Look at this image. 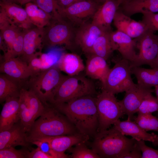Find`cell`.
I'll list each match as a JSON object with an SVG mask.
<instances>
[{
	"mask_svg": "<svg viewBox=\"0 0 158 158\" xmlns=\"http://www.w3.org/2000/svg\"><path fill=\"white\" fill-rule=\"evenodd\" d=\"M119 8L124 13L129 17L145 11L155 13L158 12V0L129 1L122 4Z\"/></svg>",
	"mask_w": 158,
	"mask_h": 158,
	"instance_id": "cell-28",
	"label": "cell"
},
{
	"mask_svg": "<svg viewBox=\"0 0 158 158\" xmlns=\"http://www.w3.org/2000/svg\"><path fill=\"white\" fill-rule=\"evenodd\" d=\"M33 0H18V3L23 5L26 4Z\"/></svg>",
	"mask_w": 158,
	"mask_h": 158,
	"instance_id": "cell-44",
	"label": "cell"
},
{
	"mask_svg": "<svg viewBox=\"0 0 158 158\" xmlns=\"http://www.w3.org/2000/svg\"><path fill=\"white\" fill-rule=\"evenodd\" d=\"M56 63V65L60 70L69 76L78 75L85 70L83 60L74 53L63 54Z\"/></svg>",
	"mask_w": 158,
	"mask_h": 158,
	"instance_id": "cell-25",
	"label": "cell"
},
{
	"mask_svg": "<svg viewBox=\"0 0 158 158\" xmlns=\"http://www.w3.org/2000/svg\"><path fill=\"white\" fill-rule=\"evenodd\" d=\"M141 152L136 142L133 149L126 154L123 158H142Z\"/></svg>",
	"mask_w": 158,
	"mask_h": 158,
	"instance_id": "cell-41",
	"label": "cell"
},
{
	"mask_svg": "<svg viewBox=\"0 0 158 158\" xmlns=\"http://www.w3.org/2000/svg\"><path fill=\"white\" fill-rule=\"evenodd\" d=\"M27 158H52L49 154L42 151L37 148L32 150L31 152H28L27 156Z\"/></svg>",
	"mask_w": 158,
	"mask_h": 158,
	"instance_id": "cell-40",
	"label": "cell"
},
{
	"mask_svg": "<svg viewBox=\"0 0 158 158\" xmlns=\"http://www.w3.org/2000/svg\"><path fill=\"white\" fill-rule=\"evenodd\" d=\"M25 81L18 80L1 73L0 75V101H5L10 97H19Z\"/></svg>",
	"mask_w": 158,
	"mask_h": 158,
	"instance_id": "cell-26",
	"label": "cell"
},
{
	"mask_svg": "<svg viewBox=\"0 0 158 158\" xmlns=\"http://www.w3.org/2000/svg\"><path fill=\"white\" fill-rule=\"evenodd\" d=\"M111 39L116 44L117 50L120 52L122 58L130 62L136 59L137 54L135 48L136 47L135 40L126 34L116 30L111 33Z\"/></svg>",
	"mask_w": 158,
	"mask_h": 158,
	"instance_id": "cell-23",
	"label": "cell"
},
{
	"mask_svg": "<svg viewBox=\"0 0 158 158\" xmlns=\"http://www.w3.org/2000/svg\"><path fill=\"white\" fill-rule=\"evenodd\" d=\"M5 101L0 115V132L10 128L20 120L19 97L8 98Z\"/></svg>",
	"mask_w": 158,
	"mask_h": 158,
	"instance_id": "cell-21",
	"label": "cell"
},
{
	"mask_svg": "<svg viewBox=\"0 0 158 158\" xmlns=\"http://www.w3.org/2000/svg\"><path fill=\"white\" fill-rule=\"evenodd\" d=\"M61 8H64L77 2L84 0H56Z\"/></svg>",
	"mask_w": 158,
	"mask_h": 158,
	"instance_id": "cell-42",
	"label": "cell"
},
{
	"mask_svg": "<svg viewBox=\"0 0 158 158\" xmlns=\"http://www.w3.org/2000/svg\"><path fill=\"white\" fill-rule=\"evenodd\" d=\"M0 29V34L7 48L6 53L11 50L18 33L22 29L19 28L11 24H9Z\"/></svg>",
	"mask_w": 158,
	"mask_h": 158,
	"instance_id": "cell-33",
	"label": "cell"
},
{
	"mask_svg": "<svg viewBox=\"0 0 158 158\" xmlns=\"http://www.w3.org/2000/svg\"><path fill=\"white\" fill-rule=\"evenodd\" d=\"M105 32L106 31L91 22H86L76 28L75 44L86 55L88 54L96 40Z\"/></svg>",
	"mask_w": 158,
	"mask_h": 158,
	"instance_id": "cell-14",
	"label": "cell"
},
{
	"mask_svg": "<svg viewBox=\"0 0 158 158\" xmlns=\"http://www.w3.org/2000/svg\"><path fill=\"white\" fill-rule=\"evenodd\" d=\"M154 92H155L156 98L158 100V85L154 87Z\"/></svg>",
	"mask_w": 158,
	"mask_h": 158,
	"instance_id": "cell-46",
	"label": "cell"
},
{
	"mask_svg": "<svg viewBox=\"0 0 158 158\" xmlns=\"http://www.w3.org/2000/svg\"><path fill=\"white\" fill-rule=\"evenodd\" d=\"M0 71L11 78L23 81L26 80L35 74L28 63L19 57L4 60L0 64Z\"/></svg>",
	"mask_w": 158,
	"mask_h": 158,
	"instance_id": "cell-16",
	"label": "cell"
},
{
	"mask_svg": "<svg viewBox=\"0 0 158 158\" xmlns=\"http://www.w3.org/2000/svg\"><path fill=\"white\" fill-rule=\"evenodd\" d=\"M101 5L95 0H82L60 8L59 13L75 25L78 26L90 18H92Z\"/></svg>",
	"mask_w": 158,
	"mask_h": 158,
	"instance_id": "cell-11",
	"label": "cell"
},
{
	"mask_svg": "<svg viewBox=\"0 0 158 158\" xmlns=\"http://www.w3.org/2000/svg\"><path fill=\"white\" fill-rule=\"evenodd\" d=\"M39 8L52 16V18L62 17L59 11L60 9L56 0H33Z\"/></svg>",
	"mask_w": 158,
	"mask_h": 158,
	"instance_id": "cell-34",
	"label": "cell"
},
{
	"mask_svg": "<svg viewBox=\"0 0 158 158\" xmlns=\"http://www.w3.org/2000/svg\"><path fill=\"white\" fill-rule=\"evenodd\" d=\"M96 92L94 83L84 76L79 74L65 75L54 91V104L66 102L84 96L92 95Z\"/></svg>",
	"mask_w": 158,
	"mask_h": 158,
	"instance_id": "cell-5",
	"label": "cell"
},
{
	"mask_svg": "<svg viewBox=\"0 0 158 158\" xmlns=\"http://www.w3.org/2000/svg\"><path fill=\"white\" fill-rule=\"evenodd\" d=\"M142 19L141 22L147 29L153 32L158 31V13L147 11H142Z\"/></svg>",
	"mask_w": 158,
	"mask_h": 158,
	"instance_id": "cell-37",
	"label": "cell"
},
{
	"mask_svg": "<svg viewBox=\"0 0 158 158\" xmlns=\"http://www.w3.org/2000/svg\"><path fill=\"white\" fill-rule=\"evenodd\" d=\"M154 32L147 29L135 38L139 53L135 60L130 62L131 68L143 65H147L152 67L158 52V35H155Z\"/></svg>",
	"mask_w": 158,
	"mask_h": 158,
	"instance_id": "cell-10",
	"label": "cell"
},
{
	"mask_svg": "<svg viewBox=\"0 0 158 158\" xmlns=\"http://www.w3.org/2000/svg\"><path fill=\"white\" fill-rule=\"evenodd\" d=\"M156 116L158 118V113H157Z\"/></svg>",
	"mask_w": 158,
	"mask_h": 158,
	"instance_id": "cell-51",
	"label": "cell"
},
{
	"mask_svg": "<svg viewBox=\"0 0 158 158\" xmlns=\"http://www.w3.org/2000/svg\"><path fill=\"white\" fill-rule=\"evenodd\" d=\"M45 106L43 113L28 132L27 139L29 143L42 138L78 132L66 117L53 105Z\"/></svg>",
	"mask_w": 158,
	"mask_h": 158,
	"instance_id": "cell-2",
	"label": "cell"
},
{
	"mask_svg": "<svg viewBox=\"0 0 158 158\" xmlns=\"http://www.w3.org/2000/svg\"><path fill=\"white\" fill-rule=\"evenodd\" d=\"M114 62V65L101 83L102 89L115 95L126 91L135 84L131 77L130 61L122 58Z\"/></svg>",
	"mask_w": 158,
	"mask_h": 158,
	"instance_id": "cell-7",
	"label": "cell"
},
{
	"mask_svg": "<svg viewBox=\"0 0 158 158\" xmlns=\"http://www.w3.org/2000/svg\"><path fill=\"white\" fill-rule=\"evenodd\" d=\"M98 131L107 129L124 114L114 95L102 89L96 97Z\"/></svg>",
	"mask_w": 158,
	"mask_h": 158,
	"instance_id": "cell-8",
	"label": "cell"
},
{
	"mask_svg": "<svg viewBox=\"0 0 158 158\" xmlns=\"http://www.w3.org/2000/svg\"><path fill=\"white\" fill-rule=\"evenodd\" d=\"M26 132L20 124H15L10 128L0 132V150L17 146L27 147Z\"/></svg>",
	"mask_w": 158,
	"mask_h": 158,
	"instance_id": "cell-19",
	"label": "cell"
},
{
	"mask_svg": "<svg viewBox=\"0 0 158 158\" xmlns=\"http://www.w3.org/2000/svg\"><path fill=\"white\" fill-rule=\"evenodd\" d=\"M0 10L3 11L12 25L21 29L32 28L30 21L25 9L15 3L2 1H0Z\"/></svg>",
	"mask_w": 158,
	"mask_h": 158,
	"instance_id": "cell-17",
	"label": "cell"
},
{
	"mask_svg": "<svg viewBox=\"0 0 158 158\" xmlns=\"http://www.w3.org/2000/svg\"><path fill=\"white\" fill-rule=\"evenodd\" d=\"M86 142H82L68 150L71 153V157L72 158H100L99 155L92 149H89L85 144Z\"/></svg>",
	"mask_w": 158,
	"mask_h": 158,
	"instance_id": "cell-32",
	"label": "cell"
},
{
	"mask_svg": "<svg viewBox=\"0 0 158 158\" xmlns=\"http://www.w3.org/2000/svg\"><path fill=\"white\" fill-rule=\"evenodd\" d=\"M28 151L17 150L13 147L0 150V158H25Z\"/></svg>",
	"mask_w": 158,
	"mask_h": 158,
	"instance_id": "cell-38",
	"label": "cell"
},
{
	"mask_svg": "<svg viewBox=\"0 0 158 158\" xmlns=\"http://www.w3.org/2000/svg\"><path fill=\"white\" fill-rule=\"evenodd\" d=\"M52 105L64 115L78 133L94 137L98 132L96 97L86 95Z\"/></svg>",
	"mask_w": 158,
	"mask_h": 158,
	"instance_id": "cell-1",
	"label": "cell"
},
{
	"mask_svg": "<svg viewBox=\"0 0 158 158\" xmlns=\"http://www.w3.org/2000/svg\"><path fill=\"white\" fill-rule=\"evenodd\" d=\"M154 90L145 87L138 84L125 92L123 99L119 103L124 114L131 120L135 118L134 114L137 113L142 100L145 96L149 93H152Z\"/></svg>",
	"mask_w": 158,
	"mask_h": 158,
	"instance_id": "cell-13",
	"label": "cell"
},
{
	"mask_svg": "<svg viewBox=\"0 0 158 158\" xmlns=\"http://www.w3.org/2000/svg\"><path fill=\"white\" fill-rule=\"evenodd\" d=\"M43 37V28L24 29L23 51L19 57L28 63L33 57L41 54L44 47Z\"/></svg>",
	"mask_w": 158,
	"mask_h": 158,
	"instance_id": "cell-12",
	"label": "cell"
},
{
	"mask_svg": "<svg viewBox=\"0 0 158 158\" xmlns=\"http://www.w3.org/2000/svg\"><path fill=\"white\" fill-rule=\"evenodd\" d=\"M75 25L66 19L52 18L48 24L43 28L44 46L51 47L56 45H64L71 49L76 46Z\"/></svg>",
	"mask_w": 158,
	"mask_h": 158,
	"instance_id": "cell-6",
	"label": "cell"
},
{
	"mask_svg": "<svg viewBox=\"0 0 158 158\" xmlns=\"http://www.w3.org/2000/svg\"><path fill=\"white\" fill-rule=\"evenodd\" d=\"M135 121L146 131L154 130L158 132V118L152 113L138 114Z\"/></svg>",
	"mask_w": 158,
	"mask_h": 158,
	"instance_id": "cell-31",
	"label": "cell"
},
{
	"mask_svg": "<svg viewBox=\"0 0 158 158\" xmlns=\"http://www.w3.org/2000/svg\"><path fill=\"white\" fill-rule=\"evenodd\" d=\"M2 1H6L8 2H11V3H18V0H2Z\"/></svg>",
	"mask_w": 158,
	"mask_h": 158,
	"instance_id": "cell-47",
	"label": "cell"
},
{
	"mask_svg": "<svg viewBox=\"0 0 158 158\" xmlns=\"http://www.w3.org/2000/svg\"><path fill=\"white\" fill-rule=\"evenodd\" d=\"M152 68H158V52L157 56L156 58V59L154 62V63L153 64Z\"/></svg>",
	"mask_w": 158,
	"mask_h": 158,
	"instance_id": "cell-43",
	"label": "cell"
},
{
	"mask_svg": "<svg viewBox=\"0 0 158 158\" xmlns=\"http://www.w3.org/2000/svg\"><path fill=\"white\" fill-rule=\"evenodd\" d=\"M137 142L142 153V158H158V150L147 146L144 140L137 141Z\"/></svg>",
	"mask_w": 158,
	"mask_h": 158,
	"instance_id": "cell-39",
	"label": "cell"
},
{
	"mask_svg": "<svg viewBox=\"0 0 158 158\" xmlns=\"http://www.w3.org/2000/svg\"><path fill=\"white\" fill-rule=\"evenodd\" d=\"M96 1L100 4H102L104 3L106 0H95Z\"/></svg>",
	"mask_w": 158,
	"mask_h": 158,
	"instance_id": "cell-48",
	"label": "cell"
},
{
	"mask_svg": "<svg viewBox=\"0 0 158 158\" xmlns=\"http://www.w3.org/2000/svg\"><path fill=\"white\" fill-rule=\"evenodd\" d=\"M113 127L123 135L131 136L137 141L143 140L152 142L157 136L153 133H147L135 121L128 118L125 121L118 119L114 123Z\"/></svg>",
	"mask_w": 158,
	"mask_h": 158,
	"instance_id": "cell-22",
	"label": "cell"
},
{
	"mask_svg": "<svg viewBox=\"0 0 158 158\" xmlns=\"http://www.w3.org/2000/svg\"><path fill=\"white\" fill-rule=\"evenodd\" d=\"M131 71L136 78L137 84L148 88L158 85V68L147 69L138 66L131 68Z\"/></svg>",
	"mask_w": 158,
	"mask_h": 158,
	"instance_id": "cell-29",
	"label": "cell"
},
{
	"mask_svg": "<svg viewBox=\"0 0 158 158\" xmlns=\"http://www.w3.org/2000/svg\"><path fill=\"white\" fill-rule=\"evenodd\" d=\"M155 111L158 112V100L152 93H149L144 97L137 113L138 114H145L152 113Z\"/></svg>",
	"mask_w": 158,
	"mask_h": 158,
	"instance_id": "cell-35",
	"label": "cell"
},
{
	"mask_svg": "<svg viewBox=\"0 0 158 158\" xmlns=\"http://www.w3.org/2000/svg\"><path fill=\"white\" fill-rule=\"evenodd\" d=\"M152 144L154 146H158V135H157L154 141L152 142Z\"/></svg>",
	"mask_w": 158,
	"mask_h": 158,
	"instance_id": "cell-45",
	"label": "cell"
},
{
	"mask_svg": "<svg viewBox=\"0 0 158 158\" xmlns=\"http://www.w3.org/2000/svg\"><path fill=\"white\" fill-rule=\"evenodd\" d=\"M25 9L31 23L37 27L44 28L52 18L35 3L29 2L26 4Z\"/></svg>",
	"mask_w": 158,
	"mask_h": 158,
	"instance_id": "cell-30",
	"label": "cell"
},
{
	"mask_svg": "<svg viewBox=\"0 0 158 158\" xmlns=\"http://www.w3.org/2000/svg\"><path fill=\"white\" fill-rule=\"evenodd\" d=\"M130 0H121V4L128 2L130 1Z\"/></svg>",
	"mask_w": 158,
	"mask_h": 158,
	"instance_id": "cell-49",
	"label": "cell"
},
{
	"mask_svg": "<svg viewBox=\"0 0 158 158\" xmlns=\"http://www.w3.org/2000/svg\"><path fill=\"white\" fill-rule=\"evenodd\" d=\"M65 76L55 65L31 76L23 87L34 92L45 106L53 105L54 91Z\"/></svg>",
	"mask_w": 158,
	"mask_h": 158,
	"instance_id": "cell-4",
	"label": "cell"
},
{
	"mask_svg": "<svg viewBox=\"0 0 158 158\" xmlns=\"http://www.w3.org/2000/svg\"><path fill=\"white\" fill-rule=\"evenodd\" d=\"M112 31L105 32L99 36L95 42L89 54L97 55L106 60L108 59L113 52L117 50L116 46L111 38Z\"/></svg>",
	"mask_w": 158,
	"mask_h": 158,
	"instance_id": "cell-27",
	"label": "cell"
},
{
	"mask_svg": "<svg viewBox=\"0 0 158 158\" xmlns=\"http://www.w3.org/2000/svg\"><path fill=\"white\" fill-rule=\"evenodd\" d=\"M121 4V0H106L99 7L91 22L105 31H111V23Z\"/></svg>",
	"mask_w": 158,
	"mask_h": 158,
	"instance_id": "cell-15",
	"label": "cell"
},
{
	"mask_svg": "<svg viewBox=\"0 0 158 158\" xmlns=\"http://www.w3.org/2000/svg\"><path fill=\"white\" fill-rule=\"evenodd\" d=\"M145 0H130L129 1H144Z\"/></svg>",
	"mask_w": 158,
	"mask_h": 158,
	"instance_id": "cell-50",
	"label": "cell"
},
{
	"mask_svg": "<svg viewBox=\"0 0 158 158\" xmlns=\"http://www.w3.org/2000/svg\"><path fill=\"white\" fill-rule=\"evenodd\" d=\"M19 98L20 123L28 132L43 113L45 106L34 92L24 87L20 90Z\"/></svg>",
	"mask_w": 158,
	"mask_h": 158,
	"instance_id": "cell-9",
	"label": "cell"
},
{
	"mask_svg": "<svg viewBox=\"0 0 158 158\" xmlns=\"http://www.w3.org/2000/svg\"><path fill=\"white\" fill-rule=\"evenodd\" d=\"M94 138L92 149L100 158H123L137 141L127 138L113 127L98 131Z\"/></svg>",
	"mask_w": 158,
	"mask_h": 158,
	"instance_id": "cell-3",
	"label": "cell"
},
{
	"mask_svg": "<svg viewBox=\"0 0 158 158\" xmlns=\"http://www.w3.org/2000/svg\"><path fill=\"white\" fill-rule=\"evenodd\" d=\"M113 21L117 30L126 34L132 38L138 37L147 29L141 21L131 19L124 13L119 8L115 13Z\"/></svg>",
	"mask_w": 158,
	"mask_h": 158,
	"instance_id": "cell-18",
	"label": "cell"
},
{
	"mask_svg": "<svg viewBox=\"0 0 158 158\" xmlns=\"http://www.w3.org/2000/svg\"><path fill=\"white\" fill-rule=\"evenodd\" d=\"M89 138L88 136L78 132L71 135L47 137L37 140L46 141L52 150L57 152L64 154L73 146L81 142H86Z\"/></svg>",
	"mask_w": 158,
	"mask_h": 158,
	"instance_id": "cell-20",
	"label": "cell"
},
{
	"mask_svg": "<svg viewBox=\"0 0 158 158\" xmlns=\"http://www.w3.org/2000/svg\"><path fill=\"white\" fill-rule=\"evenodd\" d=\"M86 55L85 71L86 75L102 82L111 68L104 58L93 54Z\"/></svg>",
	"mask_w": 158,
	"mask_h": 158,
	"instance_id": "cell-24",
	"label": "cell"
},
{
	"mask_svg": "<svg viewBox=\"0 0 158 158\" xmlns=\"http://www.w3.org/2000/svg\"><path fill=\"white\" fill-rule=\"evenodd\" d=\"M24 30H21L18 33L11 50L4 55V60L19 57L22 54L23 49Z\"/></svg>",
	"mask_w": 158,
	"mask_h": 158,
	"instance_id": "cell-36",
	"label": "cell"
}]
</instances>
